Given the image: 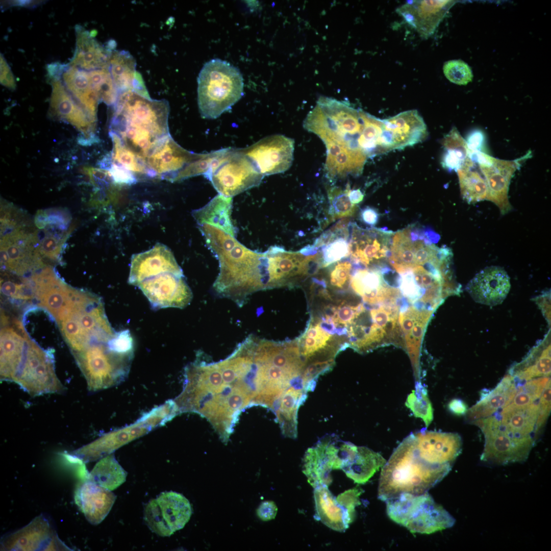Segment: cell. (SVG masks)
Here are the masks:
<instances>
[{"instance_id":"cell-4","label":"cell","mask_w":551,"mask_h":551,"mask_svg":"<svg viewBox=\"0 0 551 551\" xmlns=\"http://www.w3.org/2000/svg\"><path fill=\"white\" fill-rule=\"evenodd\" d=\"M56 321L72 354L95 342H108L116 333L101 298L82 290L75 289L69 305Z\"/></svg>"},{"instance_id":"cell-45","label":"cell","mask_w":551,"mask_h":551,"mask_svg":"<svg viewBox=\"0 0 551 551\" xmlns=\"http://www.w3.org/2000/svg\"><path fill=\"white\" fill-rule=\"evenodd\" d=\"M92 86L100 102L109 106L114 105L119 92L113 82L108 68L88 71Z\"/></svg>"},{"instance_id":"cell-2","label":"cell","mask_w":551,"mask_h":551,"mask_svg":"<svg viewBox=\"0 0 551 551\" xmlns=\"http://www.w3.org/2000/svg\"><path fill=\"white\" fill-rule=\"evenodd\" d=\"M114 108L110 131L145 160L170 135V108L166 100L153 99L128 91L119 94Z\"/></svg>"},{"instance_id":"cell-26","label":"cell","mask_w":551,"mask_h":551,"mask_svg":"<svg viewBox=\"0 0 551 551\" xmlns=\"http://www.w3.org/2000/svg\"><path fill=\"white\" fill-rule=\"evenodd\" d=\"M383 121V130L390 139L392 150L414 145L428 136L426 124L416 110L399 113Z\"/></svg>"},{"instance_id":"cell-9","label":"cell","mask_w":551,"mask_h":551,"mask_svg":"<svg viewBox=\"0 0 551 551\" xmlns=\"http://www.w3.org/2000/svg\"><path fill=\"white\" fill-rule=\"evenodd\" d=\"M13 382L32 396L61 393L65 390L56 374L53 349L44 350L28 334L24 355Z\"/></svg>"},{"instance_id":"cell-41","label":"cell","mask_w":551,"mask_h":551,"mask_svg":"<svg viewBox=\"0 0 551 551\" xmlns=\"http://www.w3.org/2000/svg\"><path fill=\"white\" fill-rule=\"evenodd\" d=\"M109 135L113 143L111 155H109L111 163L124 167L135 175L156 177L144 158L127 146L114 132L110 131Z\"/></svg>"},{"instance_id":"cell-18","label":"cell","mask_w":551,"mask_h":551,"mask_svg":"<svg viewBox=\"0 0 551 551\" xmlns=\"http://www.w3.org/2000/svg\"><path fill=\"white\" fill-rule=\"evenodd\" d=\"M241 149L264 177L284 172L291 167L294 141L283 135L275 134Z\"/></svg>"},{"instance_id":"cell-34","label":"cell","mask_w":551,"mask_h":551,"mask_svg":"<svg viewBox=\"0 0 551 551\" xmlns=\"http://www.w3.org/2000/svg\"><path fill=\"white\" fill-rule=\"evenodd\" d=\"M538 400L532 404L515 408L505 407L495 415L502 429L516 438H533L536 441V425L539 414Z\"/></svg>"},{"instance_id":"cell-42","label":"cell","mask_w":551,"mask_h":551,"mask_svg":"<svg viewBox=\"0 0 551 551\" xmlns=\"http://www.w3.org/2000/svg\"><path fill=\"white\" fill-rule=\"evenodd\" d=\"M475 163L469 158L456 172L458 173L461 194L468 204L486 199L487 187L485 180L473 169Z\"/></svg>"},{"instance_id":"cell-48","label":"cell","mask_w":551,"mask_h":551,"mask_svg":"<svg viewBox=\"0 0 551 551\" xmlns=\"http://www.w3.org/2000/svg\"><path fill=\"white\" fill-rule=\"evenodd\" d=\"M350 189V186L347 184L344 189L333 187L328 190L329 213L333 219L352 216L355 213L357 206L349 198Z\"/></svg>"},{"instance_id":"cell-28","label":"cell","mask_w":551,"mask_h":551,"mask_svg":"<svg viewBox=\"0 0 551 551\" xmlns=\"http://www.w3.org/2000/svg\"><path fill=\"white\" fill-rule=\"evenodd\" d=\"M74 498L87 521L97 525L110 512L116 496L90 480H84L77 486Z\"/></svg>"},{"instance_id":"cell-35","label":"cell","mask_w":551,"mask_h":551,"mask_svg":"<svg viewBox=\"0 0 551 551\" xmlns=\"http://www.w3.org/2000/svg\"><path fill=\"white\" fill-rule=\"evenodd\" d=\"M61 75L65 87L83 109L97 120L100 100L93 88L88 71L64 65Z\"/></svg>"},{"instance_id":"cell-54","label":"cell","mask_w":551,"mask_h":551,"mask_svg":"<svg viewBox=\"0 0 551 551\" xmlns=\"http://www.w3.org/2000/svg\"><path fill=\"white\" fill-rule=\"evenodd\" d=\"M363 492L360 487H356L346 490L336 497L337 502L346 510L353 520L355 518V508L361 504L360 496Z\"/></svg>"},{"instance_id":"cell-36","label":"cell","mask_w":551,"mask_h":551,"mask_svg":"<svg viewBox=\"0 0 551 551\" xmlns=\"http://www.w3.org/2000/svg\"><path fill=\"white\" fill-rule=\"evenodd\" d=\"M310 391L302 377H300L282 397L275 412L283 435L295 439L297 435V413Z\"/></svg>"},{"instance_id":"cell-30","label":"cell","mask_w":551,"mask_h":551,"mask_svg":"<svg viewBox=\"0 0 551 551\" xmlns=\"http://www.w3.org/2000/svg\"><path fill=\"white\" fill-rule=\"evenodd\" d=\"M17 330L5 327L1 331V380L13 382L24 355L27 332L16 321Z\"/></svg>"},{"instance_id":"cell-37","label":"cell","mask_w":551,"mask_h":551,"mask_svg":"<svg viewBox=\"0 0 551 551\" xmlns=\"http://www.w3.org/2000/svg\"><path fill=\"white\" fill-rule=\"evenodd\" d=\"M341 220L323 234L313 245L320 255L322 267H326L348 256L349 226Z\"/></svg>"},{"instance_id":"cell-29","label":"cell","mask_w":551,"mask_h":551,"mask_svg":"<svg viewBox=\"0 0 551 551\" xmlns=\"http://www.w3.org/2000/svg\"><path fill=\"white\" fill-rule=\"evenodd\" d=\"M76 47L68 66L91 71L109 67L111 55L115 42L112 40L106 47L98 42L88 31L81 26L76 27Z\"/></svg>"},{"instance_id":"cell-8","label":"cell","mask_w":551,"mask_h":551,"mask_svg":"<svg viewBox=\"0 0 551 551\" xmlns=\"http://www.w3.org/2000/svg\"><path fill=\"white\" fill-rule=\"evenodd\" d=\"M439 239V235L432 229L415 224L393 233L389 262L400 272L435 260L449 249L434 244Z\"/></svg>"},{"instance_id":"cell-44","label":"cell","mask_w":551,"mask_h":551,"mask_svg":"<svg viewBox=\"0 0 551 551\" xmlns=\"http://www.w3.org/2000/svg\"><path fill=\"white\" fill-rule=\"evenodd\" d=\"M442 144L444 149L441 160L442 167L449 171H457L469 158L465 140L453 127L444 136Z\"/></svg>"},{"instance_id":"cell-39","label":"cell","mask_w":551,"mask_h":551,"mask_svg":"<svg viewBox=\"0 0 551 551\" xmlns=\"http://www.w3.org/2000/svg\"><path fill=\"white\" fill-rule=\"evenodd\" d=\"M350 286L353 290L362 296L364 302L375 304L398 293L397 289L388 287L378 270L367 269L357 270L351 277Z\"/></svg>"},{"instance_id":"cell-3","label":"cell","mask_w":551,"mask_h":551,"mask_svg":"<svg viewBox=\"0 0 551 551\" xmlns=\"http://www.w3.org/2000/svg\"><path fill=\"white\" fill-rule=\"evenodd\" d=\"M452 466L433 462L418 446L413 433L411 434L382 468L378 498L385 502L402 493L428 492L449 473Z\"/></svg>"},{"instance_id":"cell-62","label":"cell","mask_w":551,"mask_h":551,"mask_svg":"<svg viewBox=\"0 0 551 551\" xmlns=\"http://www.w3.org/2000/svg\"><path fill=\"white\" fill-rule=\"evenodd\" d=\"M360 216L364 223L371 226L375 225L379 219V214L377 210L369 207H366L361 211Z\"/></svg>"},{"instance_id":"cell-47","label":"cell","mask_w":551,"mask_h":551,"mask_svg":"<svg viewBox=\"0 0 551 551\" xmlns=\"http://www.w3.org/2000/svg\"><path fill=\"white\" fill-rule=\"evenodd\" d=\"M549 379L541 378L527 381L517 386L516 392L510 403L506 407H519L537 402Z\"/></svg>"},{"instance_id":"cell-17","label":"cell","mask_w":551,"mask_h":551,"mask_svg":"<svg viewBox=\"0 0 551 551\" xmlns=\"http://www.w3.org/2000/svg\"><path fill=\"white\" fill-rule=\"evenodd\" d=\"M155 309L187 306L192 298L191 290L183 273L165 272L147 278L137 286Z\"/></svg>"},{"instance_id":"cell-16","label":"cell","mask_w":551,"mask_h":551,"mask_svg":"<svg viewBox=\"0 0 551 551\" xmlns=\"http://www.w3.org/2000/svg\"><path fill=\"white\" fill-rule=\"evenodd\" d=\"M202 154L184 148L170 135L156 147L146 161L156 177L177 182L189 178L190 168Z\"/></svg>"},{"instance_id":"cell-33","label":"cell","mask_w":551,"mask_h":551,"mask_svg":"<svg viewBox=\"0 0 551 551\" xmlns=\"http://www.w3.org/2000/svg\"><path fill=\"white\" fill-rule=\"evenodd\" d=\"M135 59L126 51L113 50L109 60V70L119 94L133 91L149 97L141 75L136 70Z\"/></svg>"},{"instance_id":"cell-61","label":"cell","mask_w":551,"mask_h":551,"mask_svg":"<svg viewBox=\"0 0 551 551\" xmlns=\"http://www.w3.org/2000/svg\"><path fill=\"white\" fill-rule=\"evenodd\" d=\"M1 83L8 88L14 90L16 87L14 77L5 58L1 54Z\"/></svg>"},{"instance_id":"cell-25","label":"cell","mask_w":551,"mask_h":551,"mask_svg":"<svg viewBox=\"0 0 551 551\" xmlns=\"http://www.w3.org/2000/svg\"><path fill=\"white\" fill-rule=\"evenodd\" d=\"M510 286L507 272L500 267L493 266L478 273L468 283L467 290L476 302L494 306L505 299Z\"/></svg>"},{"instance_id":"cell-1","label":"cell","mask_w":551,"mask_h":551,"mask_svg":"<svg viewBox=\"0 0 551 551\" xmlns=\"http://www.w3.org/2000/svg\"><path fill=\"white\" fill-rule=\"evenodd\" d=\"M365 114L346 103L321 96L305 119L304 129L326 147L324 170L330 180L362 174L368 159L360 146Z\"/></svg>"},{"instance_id":"cell-63","label":"cell","mask_w":551,"mask_h":551,"mask_svg":"<svg viewBox=\"0 0 551 551\" xmlns=\"http://www.w3.org/2000/svg\"><path fill=\"white\" fill-rule=\"evenodd\" d=\"M448 408L451 412L457 415L466 414L468 410L466 404L462 400L458 398L450 400L448 403Z\"/></svg>"},{"instance_id":"cell-12","label":"cell","mask_w":551,"mask_h":551,"mask_svg":"<svg viewBox=\"0 0 551 551\" xmlns=\"http://www.w3.org/2000/svg\"><path fill=\"white\" fill-rule=\"evenodd\" d=\"M163 420L154 409L144 413L134 423L101 436L70 455L84 463L93 462L113 454L124 445L163 425Z\"/></svg>"},{"instance_id":"cell-23","label":"cell","mask_w":551,"mask_h":551,"mask_svg":"<svg viewBox=\"0 0 551 551\" xmlns=\"http://www.w3.org/2000/svg\"><path fill=\"white\" fill-rule=\"evenodd\" d=\"M165 272L183 273L170 249L158 243L146 252L133 255L128 282L137 286L142 281Z\"/></svg>"},{"instance_id":"cell-52","label":"cell","mask_w":551,"mask_h":551,"mask_svg":"<svg viewBox=\"0 0 551 551\" xmlns=\"http://www.w3.org/2000/svg\"><path fill=\"white\" fill-rule=\"evenodd\" d=\"M102 167L108 169L113 181L119 184L131 185L137 182L135 175L131 171L120 165L112 163L109 155L101 162Z\"/></svg>"},{"instance_id":"cell-22","label":"cell","mask_w":551,"mask_h":551,"mask_svg":"<svg viewBox=\"0 0 551 551\" xmlns=\"http://www.w3.org/2000/svg\"><path fill=\"white\" fill-rule=\"evenodd\" d=\"M529 151L525 155L514 160H504L494 157L486 165H479L487 187L486 199L495 204L502 214L512 209L508 190L511 178L516 170L531 157Z\"/></svg>"},{"instance_id":"cell-55","label":"cell","mask_w":551,"mask_h":551,"mask_svg":"<svg viewBox=\"0 0 551 551\" xmlns=\"http://www.w3.org/2000/svg\"><path fill=\"white\" fill-rule=\"evenodd\" d=\"M550 381L546 384L539 399V414L536 425V433L538 436L550 412Z\"/></svg>"},{"instance_id":"cell-6","label":"cell","mask_w":551,"mask_h":551,"mask_svg":"<svg viewBox=\"0 0 551 551\" xmlns=\"http://www.w3.org/2000/svg\"><path fill=\"white\" fill-rule=\"evenodd\" d=\"M388 517L412 533L430 534L454 525V518L428 492L402 493L385 502Z\"/></svg>"},{"instance_id":"cell-13","label":"cell","mask_w":551,"mask_h":551,"mask_svg":"<svg viewBox=\"0 0 551 551\" xmlns=\"http://www.w3.org/2000/svg\"><path fill=\"white\" fill-rule=\"evenodd\" d=\"M192 513L191 504L183 494L164 491L146 505L143 518L153 532L169 537L185 527Z\"/></svg>"},{"instance_id":"cell-59","label":"cell","mask_w":551,"mask_h":551,"mask_svg":"<svg viewBox=\"0 0 551 551\" xmlns=\"http://www.w3.org/2000/svg\"><path fill=\"white\" fill-rule=\"evenodd\" d=\"M392 312L390 309L383 307L371 311L372 320L377 327L385 333L386 329L389 322L395 323V318L392 316Z\"/></svg>"},{"instance_id":"cell-31","label":"cell","mask_w":551,"mask_h":551,"mask_svg":"<svg viewBox=\"0 0 551 551\" xmlns=\"http://www.w3.org/2000/svg\"><path fill=\"white\" fill-rule=\"evenodd\" d=\"M414 435L418 445L438 464L453 465L461 452L462 441L457 433L421 430Z\"/></svg>"},{"instance_id":"cell-7","label":"cell","mask_w":551,"mask_h":551,"mask_svg":"<svg viewBox=\"0 0 551 551\" xmlns=\"http://www.w3.org/2000/svg\"><path fill=\"white\" fill-rule=\"evenodd\" d=\"M108 342L94 343L83 350L72 354L90 391L118 385L124 381L129 373L134 355L112 350Z\"/></svg>"},{"instance_id":"cell-56","label":"cell","mask_w":551,"mask_h":551,"mask_svg":"<svg viewBox=\"0 0 551 551\" xmlns=\"http://www.w3.org/2000/svg\"><path fill=\"white\" fill-rule=\"evenodd\" d=\"M333 318H332L334 323L347 325L350 324L353 321L364 311V308L362 304L357 306L349 305L339 306L337 309H335Z\"/></svg>"},{"instance_id":"cell-32","label":"cell","mask_w":551,"mask_h":551,"mask_svg":"<svg viewBox=\"0 0 551 551\" xmlns=\"http://www.w3.org/2000/svg\"><path fill=\"white\" fill-rule=\"evenodd\" d=\"M517 386L514 378L507 376L493 389L484 391L480 400L467 410L468 421L472 423L498 413L510 403L516 392Z\"/></svg>"},{"instance_id":"cell-40","label":"cell","mask_w":551,"mask_h":551,"mask_svg":"<svg viewBox=\"0 0 551 551\" xmlns=\"http://www.w3.org/2000/svg\"><path fill=\"white\" fill-rule=\"evenodd\" d=\"M232 197L218 194L203 207L192 211L197 225L208 224L227 233L236 235V229L231 218Z\"/></svg>"},{"instance_id":"cell-19","label":"cell","mask_w":551,"mask_h":551,"mask_svg":"<svg viewBox=\"0 0 551 551\" xmlns=\"http://www.w3.org/2000/svg\"><path fill=\"white\" fill-rule=\"evenodd\" d=\"M349 228L348 256L355 263L368 266L388 258L393 232L374 228L364 229L355 223H351Z\"/></svg>"},{"instance_id":"cell-50","label":"cell","mask_w":551,"mask_h":551,"mask_svg":"<svg viewBox=\"0 0 551 551\" xmlns=\"http://www.w3.org/2000/svg\"><path fill=\"white\" fill-rule=\"evenodd\" d=\"M443 71L446 79L453 83L466 85L473 79L470 66L461 60H452L445 62Z\"/></svg>"},{"instance_id":"cell-15","label":"cell","mask_w":551,"mask_h":551,"mask_svg":"<svg viewBox=\"0 0 551 551\" xmlns=\"http://www.w3.org/2000/svg\"><path fill=\"white\" fill-rule=\"evenodd\" d=\"M52 93L49 114L66 121L79 130L83 136L82 142L91 144L98 140L96 122L76 101L67 90L60 77L49 78Z\"/></svg>"},{"instance_id":"cell-10","label":"cell","mask_w":551,"mask_h":551,"mask_svg":"<svg viewBox=\"0 0 551 551\" xmlns=\"http://www.w3.org/2000/svg\"><path fill=\"white\" fill-rule=\"evenodd\" d=\"M483 433L485 443L481 460L496 465L523 462L529 457L536 440L533 438H516L508 435L501 428L495 415L472 422Z\"/></svg>"},{"instance_id":"cell-46","label":"cell","mask_w":551,"mask_h":551,"mask_svg":"<svg viewBox=\"0 0 551 551\" xmlns=\"http://www.w3.org/2000/svg\"><path fill=\"white\" fill-rule=\"evenodd\" d=\"M405 405L415 417L421 418L428 427L433 419V409L427 389L421 382H416L415 389L408 396Z\"/></svg>"},{"instance_id":"cell-64","label":"cell","mask_w":551,"mask_h":551,"mask_svg":"<svg viewBox=\"0 0 551 551\" xmlns=\"http://www.w3.org/2000/svg\"><path fill=\"white\" fill-rule=\"evenodd\" d=\"M349 197L352 203L356 205L362 202L364 198V194L359 189H350L349 191Z\"/></svg>"},{"instance_id":"cell-58","label":"cell","mask_w":551,"mask_h":551,"mask_svg":"<svg viewBox=\"0 0 551 551\" xmlns=\"http://www.w3.org/2000/svg\"><path fill=\"white\" fill-rule=\"evenodd\" d=\"M469 152H481L486 153V140L484 132L480 129L470 131L465 139Z\"/></svg>"},{"instance_id":"cell-49","label":"cell","mask_w":551,"mask_h":551,"mask_svg":"<svg viewBox=\"0 0 551 551\" xmlns=\"http://www.w3.org/2000/svg\"><path fill=\"white\" fill-rule=\"evenodd\" d=\"M331 337V334L319 324H311L302 339L299 349L301 355L306 360L314 356L327 346Z\"/></svg>"},{"instance_id":"cell-20","label":"cell","mask_w":551,"mask_h":551,"mask_svg":"<svg viewBox=\"0 0 551 551\" xmlns=\"http://www.w3.org/2000/svg\"><path fill=\"white\" fill-rule=\"evenodd\" d=\"M339 443L335 436L326 437L306 452L303 472L314 488L328 487L332 481L331 470L340 469Z\"/></svg>"},{"instance_id":"cell-5","label":"cell","mask_w":551,"mask_h":551,"mask_svg":"<svg viewBox=\"0 0 551 551\" xmlns=\"http://www.w3.org/2000/svg\"><path fill=\"white\" fill-rule=\"evenodd\" d=\"M197 81L198 109L205 119L218 118L244 94L243 78L239 69L221 59L206 62Z\"/></svg>"},{"instance_id":"cell-38","label":"cell","mask_w":551,"mask_h":551,"mask_svg":"<svg viewBox=\"0 0 551 551\" xmlns=\"http://www.w3.org/2000/svg\"><path fill=\"white\" fill-rule=\"evenodd\" d=\"M315 517L329 528L338 532L346 530L354 520L346 510L337 502L328 486L314 488Z\"/></svg>"},{"instance_id":"cell-57","label":"cell","mask_w":551,"mask_h":551,"mask_svg":"<svg viewBox=\"0 0 551 551\" xmlns=\"http://www.w3.org/2000/svg\"><path fill=\"white\" fill-rule=\"evenodd\" d=\"M59 238L53 234L44 237L38 246L39 253L51 259H57L61 249L62 243Z\"/></svg>"},{"instance_id":"cell-24","label":"cell","mask_w":551,"mask_h":551,"mask_svg":"<svg viewBox=\"0 0 551 551\" xmlns=\"http://www.w3.org/2000/svg\"><path fill=\"white\" fill-rule=\"evenodd\" d=\"M450 1H412L396 12L422 37L431 36L454 4Z\"/></svg>"},{"instance_id":"cell-11","label":"cell","mask_w":551,"mask_h":551,"mask_svg":"<svg viewBox=\"0 0 551 551\" xmlns=\"http://www.w3.org/2000/svg\"><path fill=\"white\" fill-rule=\"evenodd\" d=\"M263 178L241 148L230 147L226 157L207 178L219 194L232 197L258 186Z\"/></svg>"},{"instance_id":"cell-53","label":"cell","mask_w":551,"mask_h":551,"mask_svg":"<svg viewBox=\"0 0 551 551\" xmlns=\"http://www.w3.org/2000/svg\"><path fill=\"white\" fill-rule=\"evenodd\" d=\"M1 289L4 295L13 299L27 300L33 298L31 286L24 281L23 284H18L10 281H6L1 283Z\"/></svg>"},{"instance_id":"cell-43","label":"cell","mask_w":551,"mask_h":551,"mask_svg":"<svg viewBox=\"0 0 551 551\" xmlns=\"http://www.w3.org/2000/svg\"><path fill=\"white\" fill-rule=\"evenodd\" d=\"M127 476V471L111 454L98 460L89 473V480L112 491L126 481Z\"/></svg>"},{"instance_id":"cell-21","label":"cell","mask_w":551,"mask_h":551,"mask_svg":"<svg viewBox=\"0 0 551 551\" xmlns=\"http://www.w3.org/2000/svg\"><path fill=\"white\" fill-rule=\"evenodd\" d=\"M29 279L37 305L56 320L67 307L74 289L61 281L48 267L35 272Z\"/></svg>"},{"instance_id":"cell-60","label":"cell","mask_w":551,"mask_h":551,"mask_svg":"<svg viewBox=\"0 0 551 551\" xmlns=\"http://www.w3.org/2000/svg\"><path fill=\"white\" fill-rule=\"evenodd\" d=\"M278 507L274 502L266 500L262 502L258 507L256 513L258 517L262 521L273 519L277 515Z\"/></svg>"},{"instance_id":"cell-14","label":"cell","mask_w":551,"mask_h":551,"mask_svg":"<svg viewBox=\"0 0 551 551\" xmlns=\"http://www.w3.org/2000/svg\"><path fill=\"white\" fill-rule=\"evenodd\" d=\"M3 550H69L58 537L51 520L43 514L13 532L6 534L1 540Z\"/></svg>"},{"instance_id":"cell-27","label":"cell","mask_w":551,"mask_h":551,"mask_svg":"<svg viewBox=\"0 0 551 551\" xmlns=\"http://www.w3.org/2000/svg\"><path fill=\"white\" fill-rule=\"evenodd\" d=\"M341 469L355 483L364 484L382 468L386 460L379 453L365 446L345 442L341 449Z\"/></svg>"},{"instance_id":"cell-51","label":"cell","mask_w":551,"mask_h":551,"mask_svg":"<svg viewBox=\"0 0 551 551\" xmlns=\"http://www.w3.org/2000/svg\"><path fill=\"white\" fill-rule=\"evenodd\" d=\"M352 264L350 262L340 260L336 262L329 274L331 286L336 289H342L350 282Z\"/></svg>"}]
</instances>
